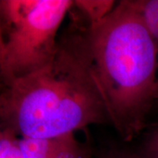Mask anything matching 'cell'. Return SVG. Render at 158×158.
<instances>
[{
  "label": "cell",
  "instance_id": "6da1fadb",
  "mask_svg": "<svg viewBox=\"0 0 158 158\" xmlns=\"http://www.w3.org/2000/svg\"><path fill=\"white\" fill-rule=\"evenodd\" d=\"M0 118L1 129L36 139H54L90 125L110 123L83 28L58 41L55 56L44 68L2 86Z\"/></svg>",
  "mask_w": 158,
  "mask_h": 158
},
{
  "label": "cell",
  "instance_id": "7a4b0ae2",
  "mask_svg": "<svg viewBox=\"0 0 158 158\" xmlns=\"http://www.w3.org/2000/svg\"><path fill=\"white\" fill-rule=\"evenodd\" d=\"M83 35L110 123L123 141H132L154 106L157 45L128 0L83 28Z\"/></svg>",
  "mask_w": 158,
  "mask_h": 158
},
{
  "label": "cell",
  "instance_id": "3957f363",
  "mask_svg": "<svg viewBox=\"0 0 158 158\" xmlns=\"http://www.w3.org/2000/svg\"><path fill=\"white\" fill-rule=\"evenodd\" d=\"M70 0L0 1V77L2 86L48 64L58 47L57 31Z\"/></svg>",
  "mask_w": 158,
  "mask_h": 158
},
{
  "label": "cell",
  "instance_id": "277c9868",
  "mask_svg": "<svg viewBox=\"0 0 158 158\" xmlns=\"http://www.w3.org/2000/svg\"><path fill=\"white\" fill-rule=\"evenodd\" d=\"M128 1L158 46V0Z\"/></svg>",
  "mask_w": 158,
  "mask_h": 158
},
{
  "label": "cell",
  "instance_id": "5b68a950",
  "mask_svg": "<svg viewBox=\"0 0 158 158\" xmlns=\"http://www.w3.org/2000/svg\"><path fill=\"white\" fill-rule=\"evenodd\" d=\"M48 158H87L73 134L52 139Z\"/></svg>",
  "mask_w": 158,
  "mask_h": 158
},
{
  "label": "cell",
  "instance_id": "8992f818",
  "mask_svg": "<svg viewBox=\"0 0 158 158\" xmlns=\"http://www.w3.org/2000/svg\"><path fill=\"white\" fill-rule=\"evenodd\" d=\"M114 1L108 0H78L74 1L76 6L88 19L89 25L99 22L113 11Z\"/></svg>",
  "mask_w": 158,
  "mask_h": 158
},
{
  "label": "cell",
  "instance_id": "52a82bcc",
  "mask_svg": "<svg viewBox=\"0 0 158 158\" xmlns=\"http://www.w3.org/2000/svg\"><path fill=\"white\" fill-rule=\"evenodd\" d=\"M20 146L25 158H48L52 139L22 138Z\"/></svg>",
  "mask_w": 158,
  "mask_h": 158
},
{
  "label": "cell",
  "instance_id": "ba28073f",
  "mask_svg": "<svg viewBox=\"0 0 158 158\" xmlns=\"http://www.w3.org/2000/svg\"><path fill=\"white\" fill-rule=\"evenodd\" d=\"M0 158H25L20 146V139L9 130L1 129Z\"/></svg>",
  "mask_w": 158,
  "mask_h": 158
},
{
  "label": "cell",
  "instance_id": "9c48e42d",
  "mask_svg": "<svg viewBox=\"0 0 158 158\" xmlns=\"http://www.w3.org/2000/svg\"><path fill=\"white\" fill-rule=\"evenodd\" d=\"M136 155L139 158H158V124L148 129Z\"/></svg>",
  "mask_w": 158,
  "mask_h": 158
},
{
  "label": "cell",
  "instance_id": "30bf717a",
  "mask_svg": "<svg viewBox=\"0 0 158 158\" xmlns=\"http://www.w3.org/2000/svg\"><path fill=\"white\" fill-rule=\"evenodd\" d=\"M100 158H139L136 153H132L123 148H112L102 154Z\"/></svg>",
  "mask_w": 158,
  "mask_h": 158
},
{
  "label": "cell",
  "instance_id": "8fae6325",
  "mask_svg": "<svg viewBox=\"0 0 158 158\" xmlns=\"http://www.w3.org/2000/svg\"><path fill=\"white\" fill-rule=\"evenodd\" d=\"M154 106H156L158 108V80L155 90V95H154Z\"/></svg>",
  "mask_w": 158,
  "mask_h": 158
}]
</instances>
